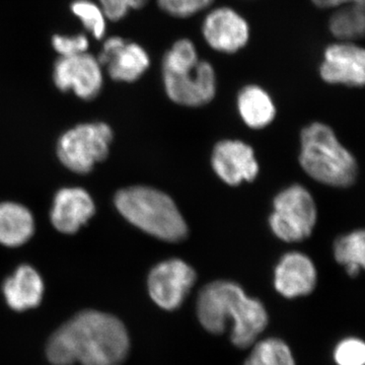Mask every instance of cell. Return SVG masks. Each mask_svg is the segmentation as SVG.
<instances>
[{
    "label": "cell",
    "instance_id": "obj_27",
    "mask_svg": "<svg viewBox=\"0 0 365 365\" xmlns=\"http://www.w3.org/2000/svg\"><path fill=\"white\" fill-rule=\"evenodd\" d=\"M98 6L104 11L108 21H119L126 18L131 11L126 0H98Z\"/></svg>",
    "mask_w": 365,
    "mask_h": 365
},
{
    "label": "cell",
    "instance_id": "obj_4",
    "mask_svg": "<svg viewBox=\"0 0 365 365\" xmlns=\"http://www.w3.org/2000/svg\"><path fill=\"white\" fill-rule=\"evenodd\" d=\"M300 145V165L314 181L348 187L356 179V160L328 125L314 122L302 129Z\"/></svg>",
    "mask_w": 365,
    "mask_h": 365
},
{
    "label": "cell",
    "instance_id": "obj_12",
    "mask_svg": "<svg viewBox=\"0 0 365 365\" xmlns=\"http://www.w3.org/2000/svg\"><path fill=\"white\" fill-rule=\"evenodd\" d=\"M211 165L215 174L230 186L252 182L259 174V163L253 148L242 140L225 139L212 150Z\"/></svg>",
    "mask_w": 365,
    "mask_h": 365
},
{
    "label": "cell",
    "instance_id": "obj_29",
    "mask_svg": "<svg viewBox=\"0 0 365 365\" xmlns=\"http://www.w3.org/2000/svg\"><path fill=\"white\" fill-rule=\"evenodd\" d=\"M130 9H141L150 2V0H126Z\"/></svg>",
    "mask_w": 365,
    "mask_h": 365
},
{
    "label": "cell",
    "instance_id": "obj_13",
    "mask_svg": "<svg viewBox=\"0 0 365 365\" xmlns=\"http://www.w3.org/2000/svg\"><path fill=\"white\" fill-rule=\"evenodd\" d=\"M318 273L306 254L292 251L283 255L274 270V287L287 299L306 297L314 292Z\"/></svg>",
    "mask_w": 365,
    "mask_h": 365
},
{
    "label": "cell",
    "instance_id": "obj_7",
    "mask_svg": "<svg viewBox=\"0 0 365 365\" xmlns=\"http://www.w3.org/2000/svg\"><path fill=\"white\" fill-rule=\"evenodd\" d=\"M165 95L175 104L203 107L215 98L217 76L215 66L206 60L177 71H162Z\"/></svg>",
    "mask_w": 365,
    "mask_h": 365
},
{
    "label": "cell",
    "instance_id": "obj_20",
    "mask_svg": "<svg viewBox=\"0 0 365 365\" xmlns=\"http://www.w3.org/2000/svg\"><path fill=\"white\" fill-rule=\"evenodd\" d=\"M334 256L351 277L359 275L361 269L365 270V230L340 237L334 244Z\"/></svg>",
    "mask_w": 365,
    "mask_h": 365
},
{
    "label": "cell",
    "instance_id": "obj_14",
    "mask_svg": "<svg viewBox=\"0 0 365 365\" xmlns=\"http://www.w3.org/2000/svg\"><path fill=\"white\" fill-rule=\"evenodd\" d=\"M93 199L86 190L64 188L55 196L51 209V222L63 234H74L95 213Z\"/></svg>",
    "mask_w": 365,
    "mask_h": 365
},
{
    "label": "cell",
    "instance_id": "obj_24",
    "mask_svg": "<svg viewBox=\"0 0 365 365\" xmlns=\"http://www.w3.org/2000/svg\"><path fill=\"white\" fill-rule=\"evenodd\" d=\"M215 0H157L158 9L172 18L189 19L210 9Z\"/></svg>",
    "mask_w": 365,
    "mask_h": 365
},
{
    "label": "cell",
    "instance_id": "obj_23",
    "mask_svg": "<svg viewBox=\"0 0 365 365\" xmlns=\"http://www.w3.org/2000/svg\"><path fill=\"white\" fill-rule=\"evenodd\" d=\"M200 60L195 43L188 38H181L175 41L163 54L162 71H175L194 66Z\"/></svg>",
    "mask_w": 365,
    "mask_h": 365
},
{
    "label": "cell",
    "instance_id": "obj_9",
    "mask_svg": "<svg viewBox=\"0 0 365 365\" xmlns=\"http://www.w3.org/2000/svg\"><path fill=\"white\" fill-rule=\"evenodd\" d=\"M196 278L195 270L187 262L168 259L157 264L148 274V294L160 309L175 311L186 299Z\"/></svg>",
    "mask_w": 365,
    "mask_h": 365
},
{
    "label": "cell",
    "instance_id": "obj_10",
    "mask_svg": "<svg viewBox=\"0 0 365 365\" xmlns=\"http://www.w3.org/2000/svg\"><path fill=\"white\" fill-rule=\"evenodd\" d=\"M53 81L60 91H71L78 98L90 101L102 91L104 72L98 57L86 52L59 57L53 68Z\"/></svg>",
    "mask_w": 365,
    "mask_h": 365
},
{
    "label": "cell",
    "instance_id": "obj_22",
    "mask_svg": "<svg viewBox=\"0 0 365 365\" xmlns=\"http://www.w3.org/2000/svg\"><path fill=\"white\" fill-rule=\"evenodd\" d=\"M71 11L95 39H104L108 19L98 4L91 0H74Z\"/></svg>",
    "mask_w": 365,
    "mask_h": 365
},
{
    "label": "cell",
    "instance_id": "obj_3",
    "mask_svg": "<svg viewBox=\"0 0 365 365\" xmlns=\"http://www.w3.org/2000/svg\"><path fill=\"white\" fill-rule=\"evenodd\" d=\"M115 205L134 227L158 240L178 242L188 235V225L176 203L160 190L129 187L118 192Z\"/></svg>",
    "mask_w": 365,
    "mask_h": 365
},
{
    "label": "cell",
    "instance_id": "obj_18",
    "mask_svg": "<svg viewBox=\"0 0 365 365\" xmlns=\"http://www.w3.org/2000/svg\"><path fill=\"white\" fill-rule=\"evenodd\" d=\"M34 217L28 208L14 202L0 203V244L19 247L34 234Z\"/></svg>",
    "mask_w": 365,
    "mask_h": 365
},
{
    "label": "cell",
    "instance_id": "obj_1",
    "mask_svg": "<svg viewBox=\"0 0 365 365\" xmlns=\"http://www.w3.org/2000/svg\"><path fill=\"white\" fill-rule=\"evenodd\" d=\"M129 350L130 338L119 319L85 311L53 334L46 354L53 365H121Z\"/></svg>",
    "mask_w": 365,
    "mask_h": 365
},
{
    "label": "cell",
    "instance_id": "obj_2",
    "mask_svg": "<svg viewBox=\"0 0 365 365\" xmlns=\"http://www.w3.org/2000/svg\"><path fill=\"white\" fill-rule=\"evenodd\" d=\"M197 316L207 332L220 335L232 324V342L245 349L253 345L268 325L269 317L260 300L250 297L237 283L217 280L201 289Z\"/></svg>",
    "mask_w": 365,
    "mask_h": 365
},
{
    "label": "cell",
    "instance_id": "obj_28",
    "mask_svg": "<svg viewBox=\"0 0 365 365\" xmlns=\"http://www.w3.org/2000/svg\"><path fill=\"white\" fill-rule=\"evenodd\" d=\"M312 2L323 9H337L343 6H365V0H311Z\"/></svg>",
    "mask_w": 365,
    "mask_h": 365
},
{
    "label": "cell",
    "instance_id": "obj_6",
    "mask_svg": "<svg viewBox=\"0 0 365 365\" xmlns=\"http://www.w3.org/2000/svg\"><path fill=\"white\" fill-rule=\"evenodd\" d=\"M113 140L111 127L105 123L78 125L59 139L58 157L72 172L86 174L108 157Z\"/></svg>",
    "mask_w": 365,
    "mask_h": 365
},
{
    "label": "cell",
    "instance_id": "obj_25",
    "mask_svg": "<svg viewBox=\"0 0 365 365\" xmlns=\"http://www.w3.org/2000/svg\"><path fill=\"white\" fill-rule=\"evenodd\" d=\"M333 356L337 365H365V341L345 338L336 345Z\"/></svg>",
    "mask_w": 365,
    "mask_h": 365
},
{
    "label": "cell",
    "instance_id": "obj_16",
    "mask_svg": "<svg viewBox=\"0 0 365 365\" xmlns=\"http://www.w3.org/2000/svg\"><path fill=\"white\" fill-rule=\"evenodd\" d=\"M150 66L148 50L138 43L127 41L104 63L113 81L127 83H135L143 78Z\"/></svg>",
    "mask_w": 365,
    "mask_h": 365
},
{
    "label": "cell",
    "instance_id": "obj_11",
    "mask_svg": "<svg viewBox=\"0 0 365 365\" xmlns=\"http://www.w3.org/2000/svg\"><path fill=\"white\" fill-rule=\"evenodd\" d=\"M319 76L330 85L365 86V48L347 41L329 45L324 51Z\"/></svg>",
    "mask_w": 365,
    "mask_h": 365
},
{
    "label": "cell",
    "instance_id": "obj_19",
    "mask_svg": "<svg viewBox=\"0 0 365 365\" xmlns=\"http://www.w3.org/2000/svg\"><path fill=\"white\" fill-rule=\"evenodd\" d=\"M329 30L339 41L351 42L365 38V6L335 9L329 20Z\"/></svg>",
    "mask_w": 365,
    "mask_h": 365
},
{
    "label": "cell",
    "instance_id": "obj_15",
    "mask_svg": "<svg viewBox=\"0 0 365 365\" xmlns=\"http://www.w3.org/2000/svg\"><path fill=\"white\" fill-rule=\"evenodd\" d=\"M2 292L11 309L24 312L39 306L44 294V283L35 269L23 265L4 281Z\"/></svg>",
    "mask_w": 365,
    "mask_h": 365
},
{
    "label": "cell",
    "instance_id": "obj_5",
    "mask_svg": "<svg viewBox=\"0 0 365 365\" xmlns=\"http://www.w3.org/2000/svg\"><path fill=\"white\" fill-rule=\"evenodd\" d=\"M317 220L318 210L309 190L302 185H292L274 198L269 225L281 241L297 242L312 235Z\"/></svg>",
    "mask_w": 365,
    "mask_h": 365
},
{
    "label": "cell",
    "instance_id": "obj_17",
    "mask_svg": "<svg viewBox=\"0 0 365 365\" xmlns=\"http://www.w3.org/2000/svg\"><path fill=\"white\" fill-rule=\"evenodd\" d=\"M237 108L244 123L252 129L267 127L276 117V106L265 88L247 85L237 93Z\"/></svg>",
    "mask_w": 365,
    "mask_h": 365
},
{
    "label": "cell",
    "instance_id": "obj_26",
    "mask_svg": "<svg viewBox=\"0 0 365 365\" xmlns=\"http://www.w3.org/2000/svg\"><path fill=\"white\" fill-rule=\"evenodd\" d=\"M53 49L60 57L74 56L88 52L90 41L86 35L79 34L76 36L54 35L51 40Z\"/></svg>",
    "mask_w": 365,
    "mask_h": 365
},
{
    "label": "cell",
    "instance_id": "obj_8",
    "mask_svg": "<svg viewBox=\"0 0 365 365\" xmlns=\"http://www.w3.org/2000/svg\"><path fill=\"white\" fill-rule=\"evenodd\" d=\"M201 35L213 51L225 55L237 54L249 44L251 26L234 7L216 6L209 9L204 16Z\"/></svg>",
    "mask_w": 365,
    "mask_h": 365
},
{
    "label": "cell",
    "instance_id": "obj_21",
    "mask_svg": "<svg viewBox=\"0 0 365 365\" xmlns=\"http://www.w3.org/2000/svg\"><path fill=\"white\" fill-rule=\"evenodd\" d=\"M245 365H295L289 346L278 338L257 343Z\"/></svg>",
    "mask_w": 365,
    "mask_h": 365
}]
</instances>
